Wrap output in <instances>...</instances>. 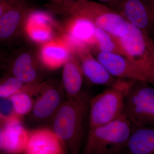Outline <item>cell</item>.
I'll return each mask as SVG.
<instances>
[{
	"label": "cell",
	"instance_id": "6da1fadb",
	"mask_svg": "<svg viewBox=\"0 0 154 154\" xmlns=\"http://www.w3.org/2000/svg\"><path fill=\"white\" fill-rule=\"evenodd\" d=\"M90 99L84 93L78 97L67 98L51 120V129L72 154L79 152Z\"/></svg>",
	"mask_w": 154,
	"mask_h": 154
},
{
	"label": "cell",
	"instance_id": "ac0fdd59",
	"mask_svg": "<svg viewBox=\"0 0 154 154\" xmlns=\"http://www.w3.org/2000/svg\"><path fill=\"white\" fill-rule=\"evenodd\" d=\"M154 153V126L132 129L121 153L125 154Z\"/></svg>",
	"mask_w": 154,
	"mask_h": 154
},
{
	"label": "cell",
	"instance_id": "e0dca14e",
	"mask_svg": "<svg viewBox=\"0 0 154 154\" xmlns=\"http://www.w3.org/2000/svg\"><path fill=\"white\" fill-rule=\"evenodd\" d=\"M3 121V152L8 153L24 152L28 140V131L21 124L18 116Z\"/></svg>",
	"mask_w": 154,
	"mask_h": 154
},
{
	"label": "cell",
	"instance_id": "7c38bea8",
	"mask_svg": "<svg viewBox=\"0 0 154 154\" xmlns=\"http://www.w3.org/2000/svg\"><path fill=\"white\" fill-rule=\"evenodd\" d=\"M61 25V36L68 44L71 50L80 46L91 48L95 38L96 27L88 19L78 15L68 16Z\"/></svg>",
	"mask_w": 154,
	"mask_h": 154
},
{
	"label": "cell",
	"instance_id": "44dd1931",
	"mask_svg": "<svg viewBox=\"0 0 154 154\" xmlns=\"http://www.w3.org/2000/svg\"><path fill=\"white\" fill-rule=\"evenodd\" d=\"M14 112L18 116L27 115L32 111L34 103L30 92L21 91L9 97Z\"/></svg>",
	"mask_w": 154,
	"mask_h": 154
},
{
	"label": "cell",
	"instance_id": "7402d4cb",
	"mask_svg": "<svg viewBox=\"0 0 154 154\" xmlns=\"http://www.w3.org/2000/svg\"><path fill=\"white\" fill-rule=\"evenodd\" d=\"M31 87V84H25L15 77L6 75L0 79V98H9L20 91L29 90Z\"/></svg>",
	"mask_w": 154,
	"mask_h": 154
},
{
	"label": "cell",
	"instance_id": "30bf717a",
	"mask_svg": "<svg viewBox=\"0 0 154 154\" xmlns=\"http://www.w3.org/2000/svg\"><path fill=\"white\" fill-rule=\"evenodd\" d=\"M40 92L31 111L32 118L39 122L51 121L64 101L65 92L61 83L56 82L44 83Z\"/></svg>",
	"mask_w": 154,
	"mask_h": 154
},
{
	"label": "cell",
	"instance_id": "9c48e42d",
	"mask_svg": "<svg viewBox=\"0 0 154 154\" xmlns=\"http://www.w3.org/2000/svg\"><path fill=\"white\" fill-rule=\"evenodd\" d=\"M72 53L75 56L80 64L84 77L94 85L113 87L120 85L123 80L116 79L110 74L103 64L91 52L90 48H76Z\"/></svg>",
	"mask_w": 154,
	"mask_h": 154
},
{
	"label": "cell",
	"instance_id": "277c9868",
	"mask_svg": "<svg viewBox=\"0 0 154 154\" xmlns=\"http://www.w3.org/2000/svg\"><path fill=\"white\" fill-rule=\"evenodd\" d=\"M142 81H132L124 101L123 114L133 128L154 125V88Z\"/></svg>",
	"mask_w": 154,
	"mask_h": 154
},
{
	"label": "cell",
	"instance_id": "2e32d148",
	"mask_svg": "<svg viewBox=\"0 0 154 154\" xmlns=\"http://www.w3.org/2000/svg\"><path fill=\"white\" fill-rule=\"evenodd\" d=\"M72 54L68 44L61 36L41 45L37 52L42 66L50 70L62 66Z\"/></svg>",
	"mask_w": 154,
	"mask_h": 154
},
{
	"label": "cell",
	"instance_id": "f1b7e54d",
	"mask_svg": "<svg viewBox=\"0 0 154 154\" xmlns=\"http://www.w3.org/2000/svg\"><path fill=\"white\" fill-rule=\"evenodd\" d=\"M76 0H62L63 2H72Z\"/></svg>",
	"mask_w": 154,
	"mask_h": 154
},
{
	"label": "cell",
	"instance_id": "484cf974",
	"mask_svg": "<svg viewBox=\"0 0 154 154\" xmlns=\"http://www.w3.org/2000/svg\"><path fill=\"white\" fill-rule=\"evenodd\" d=\"M0 120V153L3 152V124Z\"/></svg>",
	"mask_w": 154,
	"mask_h": 154
},
{
	"label": "cell",
	"instance_id": "d6986e66",
	"mask_svg": "<svg viewBox=\"0 0 154 154\" xmlns=\"http://www.w3.org/2000/svg\"><path fill=\"white\" fill-rule=\"evenodd\" d=\"M63 66L61 84L67 98L78 97L82 93L84 78L79 62L72 54Z\"/></svg>",
	"mask_w": 154,
	"mask_h": 154
},
{
	"label": "cell",
	"instance_id": "52a82bcc",
	"mask_svg": "<svg viewBox=\"0 0 154 154\" xmlns=\"http://www.w3.org/2000/svg\"><path fill=\"white\" fill-rule=\"evenodd\" d=\"M107 6L149 35L154 23V2L150 0H113Z\"/></svg>",
	"mask_w": 154,
	"mask_h": 154
},
{
	"label": "cell",
	"instance_id": "1f68e13d",
	"mask_svg": "<svg viewBox=\"0 0 154 154\" xmlns=\"http://www.w3.org/2000/svg\"><path fill=\"white\" fill-rule=\"evenodd\" d=\"M0 120H1V118H0Z\"/></svg>",
	"mask_w": 154,
	"mask_h": 154
},
{
	"label": "cell",
	"instance_id": "d4e9b609",
	"mask_svg": "<svg viewBox=\"0 0 154 154\" xmlns=\"http://www.w3.org/2000/svg\"><path fill=\"white\" fill-rule=\"evenodd\" d=\"M0 2L9 3L14 5L27 3L26 0H0Z\"/></svg>",
	"mask_w": 154,
	"mask_h": 154
},
{
	"label": "cell",
	"instance_id": "cb8c5ba5",
	"mask_svg": "<svg viewBox=\"0 0 154 154\" xmlns=\"http://www.w3.org/2000/svg\"><path fill=\"white\" fill-rule=\"evenodd\" d=\"M14 6L9 3L0 2V17Z\"/></svg>",
	"mask_w": 154,
	"mask_h": 154
},
{
	"label": "cell",
	"instance_id": "7a4b0ae2",
	"mask_svg": "<svg viewBox=\"0 0 154 154\" xmlns=\"http://www.w3.org/2000/svg\"><path fill=\"white\" fill-rule=\"evenodd\" d=\"M55 14L78 15L93 22L97 28L118 38L126 33L128 22L120 14L107 5L92 1L52 3L48 6Z\"/></svg>",
	"mask_w": 154,
	"mask_h": 154
},
{
	"label": "cell",
	"instance_id": "f546056e",
	"mask_svg": "<svg viewBox=\"0 0 154 154\" xmlns=\"http://www.w3.org/2000/svg\"><path fill=\"white\" fill-rule=\"evenodd\" d=\"M2 57L0 55V67L2 65Z\"/></svg>",
	"mask_w": 154,
	"mask_h": 154
},
{
	"label": "cell",
	"instance_id": "ba28073f",
	"mask_svg": "<svg viewBox=\"0 0 154 154\" xmlns=\"http://www.w3.org/2000/svg\"><path fill=\"white\" fill-rule=\"evenodd\" d=\"M45 69L38 58L37 52L25 50L13 57L8 66V74L25 84L39 83Z\"/></svg>",
	"mask_w": 154,
	"mask_h": 154
},
{
	"label": "cell",
	"instance_id": "4dcf8cb0",
	"mask_svg": "<svg viewBox=\"0 0 154 154\" xmlns=\"http://www.w3.org/2000/svg\"><path fill=\"white\" fill-rule=\"evenodd\" d=\"M150 1H151V2H154V0H150Z\"/></svg>",
	"mask_w": 154,
	"mask_h": 154
},
{
	"label": "cell",
	"instance_id": "3957f363",
	"mask_svg": "<svg viewBox=\"0 0 154 154\" xmlns=\"http://www.w3.org/2000/svg\"><path fill=\"white\" fill-rule=\"evenodd\" d=\"M132 128L123 114L110 122L90 128L83 154H121Z\"/></svg>",
	"mask_w": 154,
	"mask_h": 154
},
{
	"label": "cell",
	"instance_id": "9a60e30c",
	"mask_svg": "<svg viewBox=\"0 0 154 154\" xmlns=\"http://www.w3.org/2000/svg\"><path fill=\"white\" fill-rule=\"evenodd\" d=\"M31 10L27 3L16 5L0 17V43L11 41L24 30Z\"/></svg>",
	"mask_w": 154,
	"mask_h": 154
},
{
	"label": "cell",
	"instance_id": "4fadbf2b",
	"mask_svg": "<svg viewBox=\"0 0 154 154\" xmlns=\"http://www.w3.org/2000/svg\"><path fill=\"white\" fill-rule=\"evenodd\" d=\"M54 29L62 32L58 24L46 13L31 10L27 17L24 30L32 41L41 45L59 37L55 36Z\"/></svg>",
	"mask_w": 154,
	"mask_h": 154
},
{
	"label": "cell",
	"instance_id": "8992f818",
	"mask_svg": "<svg viewBox=\"0 0 154 154\" xmlns=\"http://www.w3.org/2000/svg\"><path fill=\"white\" fill-rule=\"evenodd\" d=\"M117 39L125 56L154 82V45L149 34L128 23L126 33Z\"/></svg>",
	"mask_w": 154,
	"mask_h": 154
},
{
	"label": "cell",
	"instance_id": "603a6c76",
	"mask_svg": "<svg viewBox=\"0 0 154 154\" xmlns=\"http://www.w3.org/2000/svg\"><path fill=\"white\" fill-rule=\"evenodd\" d=\"M16 115L9 98H0V118L2 121L8 120Z\"/></svg>",
	"mask_w": 154,
	"mask_h": 154
},
{
	"label": "cell",
	"instance_id": "4316f807",
	"mask_svg": "<svg viewBox=\"0 0 154 154\" xmlns=\"http://www.w3.org/2000/svg\"><path fill=\"white\" fill-rule=\"evenodd\" d=\"M78 1H88V0H78ZM98 1H100V2H104L109 3L112 2L113 0H98Z\"/></svg>",
	"mask_w": 154,
	"mask_h": 154
},
{
	"label": "cell",
	"instance_id": "5bb4252c",
	"mask_svg": "<svg viewBox=\"0 0 154 154\" xmlns=\"http://www.w3.org/2000/svg\"><path fill=\"white\" fill-rule=\"evenodd\" d=\"M24 152L28 154H61L66 148L51 129L41 128L28 132Z\"/></svg>",
	"mask_w": 154,
	"mask_h": 154
},
{
	"label": "cell",
	"instance_id": "8fae6325",
	"mask_svg": "<svg viewBox=\"0 0 154 154\" xmlns=\"http://www.w3.org/2000/svg\"><path fill=\"white\" fill-rule=\"evenodd\" d=\"M91 52L115 78L145 81L154 85V82L126 57L117 54L96 51H91Z\"/></svg>",
	"mask_w": 154,
	"mask_h": 154
},
{
	"label": "cell",
	"instance_id": "ffe728a7",
	"mask_svg": "<svg viewBox=\"0 0 154 154\" xmlns=\"http://www.w3.org/2000/svg\"><path fill=\"white\" fill-rule=\"evenodd\" d=\"M90 49L91 51L117 54L124 56L117 38L97 27L95 32L94 45Z\"/></svg>",
	"mask_w": 154,
	"mask_h": 154
},
{
	"label": "cell",
	"instance_id": "5b68a950",
	"mask_svg": "<svg viewBox=\"0 0 154 154\" xmlns=\"http://www.w3.org/2000/svg\"><path fill=\"white\" fill-rule=\"evenodd\" d=\"M132 80H123L118 85L108 87L89 100L90 128L103 125L123 114L124 101Z\"/></svg>",
	"mask_w": 154,
	"mask_h": 154
},
{
	"label": "cell",
	"instance_id": "83f0119b",
	"mask_svg": "<svg viewBox=\"0 0 154 154\" xmlns=\"http://www.w3.org/2000/svg\"><path fill=\"white\" fill-rule=\"evenodd\" d=\"M51 2L54 3H61L62 2V0H50Z\"/></svg>",
	"mask_w": 154,
	"mask_h": 154
}]
</instances>
